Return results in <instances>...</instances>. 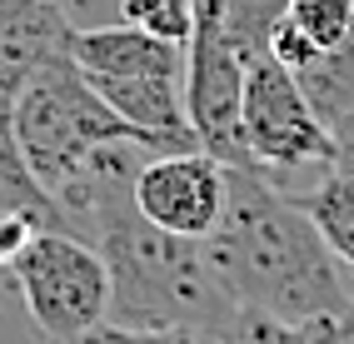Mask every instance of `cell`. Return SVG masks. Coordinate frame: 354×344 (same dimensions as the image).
Returning <instances> with one entry per match:
<instances>
[{
    "label": "cell",
    "instance_id": "cell-17",
    "mask_svg": "<svg viewBox=\"0 0 354 344\" xmlns=\"http://www.w3.org/2000/svg\"><path fill=\"white\" fill-rule=\"evenodd\" d=\"M339 339H354V305H349L344 319H339Z\"/></svg>",
    "mask_w": 354,
    "mask_h": 344
},
{
    "label": "cell",
    "instance_id": "cell-7",
    "mask_svg": "<svg viewBox=\"0 0 354 344\" xmlns=\"http://www.w3.org/2000/svg\"><path fill=\"white\" fill-rule=\"evenodd\" d=\"M70 60L85 80H145V75H175L185 80V45L155 40L135 26H100L70 35Z\"/></svg>",
    "mask_w": 354,
    "mask_h": 344
},
{
    "label": "cell",
    "instance_id": "cell-15",
    "mask_svg": "<svg viewBox=\"0 0 354 344\" xmlns=\"http://www.w3.org/2000/svg\"><path fill=\"white\" fill-rule=\"evenodd\" d=\"M270 55L285 65V70H299V65H310V60L319 55V45L304 35L290 15H279V20H274V30H270Z\"/></svg>",
    "mask_w": 354,
    "mask_h": 344
},
{
    "label": "cell",
    "instance_id": "cell-5",
    "mask_svg": "<svg viewBox=\"0 0 354 344\" xmlns=\"http://www.w3.org/2000/svg\"><path fill=\"white\" fill-rule=\"evenodd\" d=\"M230 165L205 150H165L140 160L135 170V210L150 224L185 240H205L225 215Z\"/></svg>",
    "mask_w": 354,
    "mask_h": 344
},
{
    "label": "cell",
    "instance_id": "cell-8",
    "mask_svg": "<svg viewBox=\"0 0 354 344\" xmlns=\"http://www.w3.org/2000/svg\"><path fill=\"white\" fill-rule=\"evenodd\" d=\"M295 80H299V95L310 100V110L319 115V125L335 130V120L354 105V40L319 50L310 65L295 70Z\"/></svg>",
    "mask_w": 354,
    "mask_h": 344
},
{
    "label": "cell",
    "instance_id": "cell-12",
    "mask_svg": "<svg viewBox=\"0 0 354 344\" xmlns=\"http://www.w3.org/2000/svg\"><path fill=\"white\" fill-rule=\"evenodd\" d=\"M285 15L319 50H335V45L354 40V6L349 0H285Z\"/></svg>",
    "mask_w": 354,
    "mask_h": 344
},
{
    "label": "cell",
    "instance_id": "cell-14",
    "mask_svg": "<svg viewBox=\"0 0 354 344\" xmlns=\"http://www.w3.org/2000/svg\"><path fill=\"white\" fill-rule=\"evenodd\" d=\"M70 344H200V334H190V329H130V325H115V319H100V325H90Z\"/></svg>",
    "mask_w": 354,
    "mask_h": 344
},
{
    "label": "cell",
    "instance_id": "cell-1",
    "mask_svg": "<svg viewBox=\"0 0 354 344\" xmlns=\"http://www.w3.org/2000/svg\"><path fill=\"white\" fill-rule=\"evenodd\" d=\"M200 245L234 305L329 329H339L344 309L354 305L335 249L315 229L310 210L259 165H230L225 215Z\"/></svg>",
    "mask_w": 354,
    "mask_h": 344
},
{
    "label": "cell",
    "instance_id": "cell-6",
    "mask_svg": "<svg viewBox=\"0 0 354 344\" xmlns=\"http://www.w3.org/2000/svg\"><path fill=\"white\" fill-rule=\"evenodd\" d=\"M75 26L60 0H0V115H10L15 95L55 55H70Z\"/></svg>",
    "mask_w": 354,
    "mask_h": 344
},
{
    "label": "cell",
    "instance_id": "cell-18",
    "mask_svg": "<svg viewBox=\"0 0 354 344\" xmlns=\"http://www.w3.org/2000/svg\"><path fill=\"white\" fill-rule=\"evenodd\" d=\"M349 6H354V0H349Z\"/></svg>",
    "mask_w": 354,
    "mask_h": 344
},
{
    "label": "cell",
    "instance_id": "cell-4",
    "mask_svg": "<svg viewBox=\"0 0 354 344\" xmlns=\"http://www.w3.org/2000/svg\"><path fill=\"white\" fill-rule=\"evenodd\" d=\"M245 145L250 160L265 170L279 190H290V180L304 170L335 165V140L319 125L310 100L299 95L295 70H285L270 50L245 60Z\"/></svg>",
    "mask_w": 354,
    "mask_h": 344
},
{
    "label": "cell",
    "instance_id": "cell-11",
    "mask_svg": "<svg viewBox=\"0 0 354 344\" xmlns=\"http://www.w3.org/2000/svg\"><path fill=\"white\" fill-rule=\"evenodd\" d=\"M205 344H339V329H329V325H290V319H274L265 309L234 305L230 319Z\"/></svg>",
    "mask_w": 354,
    "mask_h": 344
},
{
    "label": "cell",
    "instance_id": "cell-9",
    "mask_svg": "<svg viewBox=\"0 0 354 344\" xmlns=\"http://www.w3.org/2000/svg\"><path fill=\"white\" fill-rule=\"evenodd\" d=\"M0 215H35L45 229H65L60 204L40 190V180L30 175L26 155L15 145L10 115H0Z\"/></svg>",
    "mask_w": 354,
    "mask_h": 344
},
{
    "label": "cell",
    "instance_id": "cell-13",
    "mask_svg": "<svg viewBox=\"0 0 354 344\" xmlns=\"http://www.w3.org/2000/svg\"><path fill=\"white\" fill-rule=\"evenodd\" d=\"M120 20L155 35V40L185 45L190 40V26H195V6L190 0H120Z\"/></svg>",
    "mask_w": 354,
    "mask_h": 344
},
{
    "label": "cell",
    "instance_id": "cell-3",
    "mask_svg": "<svg viewBox=\"0 0 354 344\" xmlns=\"http://www.w3.org/2000/svg\"><path fill=\"white\" fill-rule=\"evenodd\" d=\"M10 280L26 300V314L40 334L70 344L90 325L110 314V274L100 249L75 229H35V235L6 260Z\"/></svg>",
    "mask_w": 354,
    "mask_h": 344
},
{
    "label": "cell",
    "instance_id": "cell-10",
    "mask_svg": "<svg viewBox=\"0 0 354 344\" xmlns=\"http://www.w3.org/2000/svg\"><path fill=\"white\" fill-rule=\"evenodd\" d=\"M295 200L310 210L315 229L335 249V260L354 269V170H329L324 180H315L310 195H295Z\"/></svg>",
    "mask_w": 354,
    "mask_h": 344
},
{
    "label": "cell",
    "instance_id": "cell-16",
    "mask_svg": "<svg viewBox=\"0 0 354 344\" xmlns=\"http://www.w3.org/2000/svg\"><path fill=\"white\" fill-rule=\"evenodd\" d=\"M329 140H335V165H329V170H354V105L335 120Z\"/></svg>",
    "mask_w": 354,
    "mask_h": 344
},
{
    "label": "cell",
    "instance_id": "cell-2",
    "mask_svg": "<svg viewBox=\"0 0 354 344\" xmlns=\"http://www.w3.org/2000/svg\"><path fill=\"white\" fill-rule=\"evenodd\" d=\"M10 130H15V145H20V155H26V165L40 180L45 195H55L105 145H140V150L160 155L150 135L135 130L80 75V65L70 55H55L45 70L30 75V85L10 105Z\"/></svg>",
    "mask_w": 354,
    "mask_h": 344
}]
</instances>
